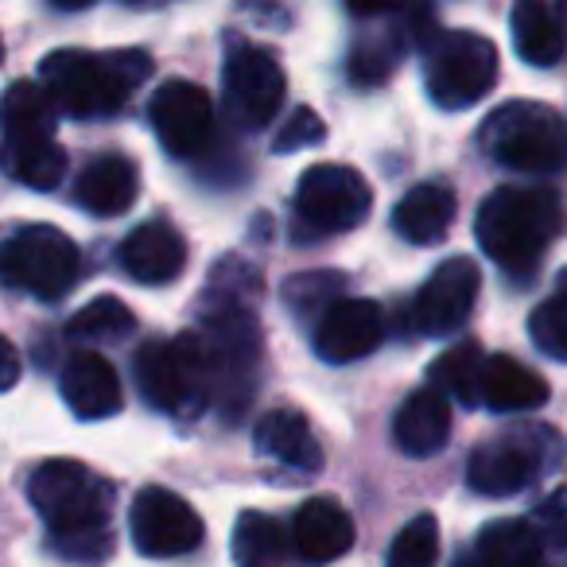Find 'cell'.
<instances>
[{"instance_id": "obj_1", "label": "cell", "mask_w": 567, "mask_h": 567, "mask_svg": "<svg viewBox=\"0 0 567 567\" xmlns=\"http://www.w3.org/2000/svg\"><path fill=\"white\" fill-rule=\"evenodd\" d=\"M28 497L40 509L51 540L66 559H105L110 556V513L113 486L97 478L79 458H48L28 478Z\"/></svg>"}, {"instance_id": "obj_2", "label": "cell", "mask_w": 567, "mask_h": 567, "mask_svg": "<svg viewBox=\"0 0 567 567\" xmlns=\"http://www.w3.org/2000/svg\"><path fill=\"white\" fill-rule=\"evenodd\" d=\"M564 229V203L551 187H497L478 206L474 234L497 268L525 280Z\"/></svg>"}, {"instance_id": "obj_3", "label": "cell", "mask_w": 567, "mask_h": 567, "mask_svg": "<svg viewBox=\"0 0 567 567\" xmlns=\"http://www.w3.org/2000/svg\"><path fill=\"white\" fill-rule=\"evenodd\" d=\"M152 59L144 51H51L40 79L55 97L59 113L79 121L113 117L148 82Z\"/></svg>"}, {"instance_id": "obj_4", "label": "cell", "mask_w": 567, "mask_h": 567, "mask_svg": "<svg viewBox=\"0 0 567 567\" xmlns=\"http://www.w3.org/2000/svg\"><path fill=\"white\" fill-rule=\"evenodd\" d=\"M133 378L148 409L195 420L214 401V378L198 334L148 339L133 358Z\"/></svg>"}, {"instance_id": "obj_5", "label": "cell", "mask_w": 567, "mask_h": 567, "mask_svg": "<svg viewBox=\"0 0 567 567\" xmlns=\"http://www.w3.org/2000/svg\"><path fill=\"white\" fill-rule=\"evenodd\" d=\"M478 144L489 159L513 172H567V121L544 102H509L494 110L482 121Z\"/></svg>"}, {"instance_id": "obj_6", "label": "cell", "mask_w": 567, "mask_h": 567, "mask_svg": "<svg viewBox=\"0 0 567 567\" xmlns=\"http://www.w3.org/2000/svg\"><path fill=\"white\" fill-rule=\"evenodd\" d=\"M567 458V443L551 427L517 424L505 440L482 443L466 463V482L482 497H513L536 482L544 471H556Z\"/></svg>"}, {"instance_id": "obj_7", "label": "cell", "mask_w": 567, "mask_h": 567, "mask_svg": "<svg viewBox=\"0 0 567 567\" xmlns=\"http://www.w3.org/2000/svg\"><path fill=\"white\" fill-rule=\"evenodd\" d=\"M82 272L79 245L55 226H24L0 241V284L12 292L59 300Z\"/></svg>"}, {"instance_id": "obj_8", "label": "cell", "mask_w": 567, "mask_h": 567, "mask_svg": "<svg viewBox=\"0 0 567 567\" xmlns=\"http://www.w3.org/2000/svg\"><path fill=\"white\" fill-rule=\"evenodd\" d=\"M424 86L440 110L478 105L497 86V48L478 32L432 35L424 55Z\"/></svg>"}, {"instance_id": "obj_9", "label": "cell", "mask_w": 567, "mask_h": 567, "mask_svg": "<svg viewBox=\"0 0 567 567\" xmlns=\"http://www.w3.org/2000/svg\"><path fill=\"white\" fill-rule=\"evenodd\" d=\"M373 190L362 172L347 164H316L296 187V229L300 237H331L370 218Z\"/></svg>"}, {"instance_id": "obj_10", "label": "cell", "mask_w": 567, "mask_h": 567, "mask_svg": "<svg viewBox=\"0 0 567 567\" xmlns=\"http://www.w3.org/2000/svg\"><path fill=\"white\" fill-rule=\"evenodd\" d=\"M128 533L141 556L148 559H172L187 556L203 544V517L183 502L179 494L164 486H144L133 497V509H128Z\"/></svg>"}, {"instance_id": "obj_11", "label": "cell", "mask_w": 567, "mask_h": 567, "mask_svg": "<svg viewBox=\"0 0 567 567\" xmlns=\"http://www.w3.org/2000/svg\"><path fill=\"white\" fill-rule=\"evenodd\" d=\"M288 79L272 51L252 48V43H234L226 55V102L229 113L245 128H265L280 113Z\"/></svg>"}, {"instance_id": "obj_12", "label": "cell", "mask_w": 567, "mask_h": 567, "mask_svg": "<svg viewBox=\"0 0 567 567\" xmlns=\"http://www.w3.org/2000/svg\"><path fill=\"white\" fill-rule=\"evenodd\" d=\"M148 121L156 128L159 144L175 159H190L210 144L214 136V102L195 82L172 79L152 94Z\"/></svg>"}, {"instance_id": "obj_13", "label": "cell", "mask_w": 567, "mask_h": 567, "mask_svg": "<svg viewBox=\"0 0 567 567\" xmlns=\"http://www.w3.org/2000/svg\"><path fill=\"white\" fill-rule=\"evenodd\" d=\"M482 272L471 257H451L427 276V284L412 300V327L427 339L451 334L471 319L474 300H478Z\"/></svg>"}, {"instance_id": "obj_14", "label": "cell", "mask_w": 567, "mask_h": 567, "mask_svg": "<svg viewBox=\"0 0 567 567\" xmlns=\"http://www.w3.org/2000/svg\"><path fill=\"white\" fill-rule=\"evenodd\" d=\"M385 339V311L373 300H334L316 323V350L323 362H362Z\"/></svg>"}, {"instance_id": "obj_15", "label": "cell", "mask_w": 567, "mask_h": 567, "mask_svg": "<svg viewBox=\"0 0 567 567\" xmlns=\"http://www.w3.org/2000/svg\"><path fill=\"white\" fill-rule=\"evenodd\" d=\"M63 401L66 409L79 420H105L113 412H121L125 404V393H121V378L102 354L94 350H79L71 354V362L63 365Z\"/></svg>"}, {"instance_id": "obj_16", "label": "cell", "mask_w": 567, "mask_h": 567, "mask_svg": "<svg viewBox=\"0 0 567 567\" xmlns=\"http://www.w3.org/2000/svg\"><path fill=\"white\" fill-rule=\"evenodd\" d=\"M121 265L136 284H172L187 268V245L167 221H144L121 245Z\"/></svg>"}, {"instance_id": "obj_17", "label": "cell", "mask_w": 567, "mask_h": 567, "mask_svg": "<svg viewBox=\"0 0 567 567\" xmlns=\"http://www.w3.org/2000/svg\"><path fill=\"white\" fill-rule=\"evenodd\" d=\"M292 544L303 564H334L354 544V520L334 497H311L296 509Z\"/></svg>"}, {"instance_id": "obj_18", "label": "cell", "mask_w": 567, "mask_h": 567, "mask_svg": "<svg viewBox=\"0 0 567 567\" xmlns=\"http://www.w3.org/2000/svg\"><path fill=\"white\" fill-rule=\"evenodd\" d=\"M141 195V172L128 156H97L82 167V175L74 179V198L82 210L97 214V218H117Z\"/></svg>"}, {"instance_id": "obj_19", "label": "cell", "mask_w": 567, "mask_h": 567, "mask_svg": "<svg viewBox=\"0 0 567 567\" xmlns=\"http://www.w3.org/2000/svg\"><path fill=\"white\" fill-rule=\"evenodd\" d=\"M252 440H257L260 455L280 463L284 471H296V474L323 471V447H319L316 432H311L300 412L276 409L268 416H260L257 427H252Z\"/></svg>"}, {"instance_id": "obj_20", "label": "cell", "mask_w": 567, "mask_h": 567, "mask_svg": "<svg viewBox=\"0 0 567 567\" xmlns=\"http://www.w3.org/2000/svg\"><path fill=\"white\" fill-rule=\"evenodd\" d=\"M451 435V404L447 393L435 385H424L401 404L393 420V440L404 455L412 458H427L435 451H443Z\"/></svg>"}, {"instance_id": "obj_21", "label": "cell", "mask_w": 567, "mask_h": 567, "mask_svg": "<svg viewBox=\"0 0 567 567\" xmlns=\"http://www.w3.org/2000/svg\"><path fill=\"white\" fill-rule=\"evenodd\" d=\"M513 48L528 66H556L567 51V20L551 0H513Z\"/></svg>"}, {"instance_id": "obj_22", "label": "cell", "mask_w": 567, "mask_h": 567, "mask_svg": "<svg viewBox=\"0 0 567 567\" xmlns=\"http://www.w3.org/2000/svg\"><path fill=\"white\" fill-rule=\"evenodd\" d=\"M455 190L447 183H420L396 203L393 229L409 245H435L447 237L451 221H455Z\"/></svg>"}, {"instance_id": "obj_23", "label": "cell", "mask_w": 567, "mask_h": 567, "mask_svg": "<svg viewBox=\"0 0 567 567\" xmlns=\"http://www.w3.org/2000/svg\"><path fill=\"white\" fill-rule=\"evenodd\" d=\"M482 404L494 412H536L548 404V381L509 354H494L482 365Z\"/></svg>"}, {"instance_id": "obj_24", "label": "cell", "mask_w": 567, "mask_h": 567, "mask_svg": "<svg viewBox=\"0 0 567 567\" xmlns=\"http://www.w3.org/2000/svg\"><path fill=\"white\" fill-rule=\"evenodd\" d=\"M0 167L32 190H55L66 175V152L55 136H20L0 141Z\"/></svg>"}, {"instance_id": "obj_25", "label": "cell", "mask_w": 567, "mask_h": 567, "mask_svg": "<svg viewBox=\"0 0 567 567\" xmlns=\"http://www.w3.org/2000/svg\"><path fill=\"white\" fill-rule=\"evenodd\" d=\"M59 105L40 82H12L0 97V141L20 136H55Z\"/></svg>"}, {"instance_id": "obj_26", "label": "cell", "mask_w": 567, "mask_h": 567, "mask_svg": "<svg viewBox=\"0 0 567 567\" xmlns=\"http://www.w3.org/2000/svg\"><path fill=\"white\" fill-rule=\"evenodd\" d=\"M474 551L486 567H544V540L528 520H489Z\"/></svg>"}, {"instance_id": "obj_27", "label": "cell", "mask_w": 567, "mask_h": 567, "mask_svg": "<svg viewBox=\"0 0 567 567\" xmlns=\"http://www.w3.org/2000/svg\"><path fill=\"white\" fill-rule=\"evenodd\" d=\"M234 564L237 567H284L288 564V533L268 513H241L234 525Z\"/></svg>"}, {"instance_id": "obj_28", "label": "cell", "mask_w": 567, "mask_h": 567, "mask_svg": "<svg viewBox=\"0 0 567 567\" xmlns=\"http://www.w3.org/2000/svg\"><path fill=\"white\" fill-rule=\"evenodd\" d=\"M482 365H486V354L478 342H458L427 373H432L435 389L471 409V404H482Z\"/></svg>"}, {"instance_id": "obj_29", "label": "cell", "mask_w": 567, "mask_h": 567, "mask_svg": "<svg viewBox=\"0 0 567 567\" xmlns=\"http://www.w3.org/2000/svg\"><path fill=\"white\" fill-rule=\"evenodd\" d=\"M133 327V311L117 296H97L82 311H74L71 323H66V334L79 342H121Z\"/></svg>"}, {"instance_id": "obj_30", "label": "cell", "mask_w": 567, "mask_h": 567, "mask_svg": "<svg viewBox=\"0 0 567 567\" xmlns=\"http://www.w3.org/2000/svg\"><path fill=\"white\" fill-rule=\"evenodd\" d=\"M440 564V525L432 513H420L389 544L385 567H435Z\"/></svg>"}, {"instance_id": "obj_31", "label": "cell", "mask_w": 567, "mask_h": 567, "mask_svg": "<svg viewBox=\"0 0 567 567\" xmlns=\"http://www.w3.org/2000/svg\"><path fill=\"white\" fill-rule=\"evenodd\" d=\"M528 334H533L540 354L567 362V288L559 296H551V300H544L528 316Z\"/></svg>"}, {"instance_id": "obj_32", "label": "cell", "mask_w": 567, "mask_h": 567, "mask_svg": "<svg viewBox=\"0 0 567 567\" xmlns=\"http://www.w3.org/2000/svg\"><path fill=\"white\" fill-rule=\"evenodd\" d=\"M396 59H401V43L362 40L354 48V55H350V74H354V82H362V86H373V82L389 79V71L396 66Z\"/></svg>"}, {"instance_id": "obj_33", "label": "cell", "mask_w": 567, "mask_h": 567, "mask_svg": "<svg viewBox=\"0 0 567 567\" xmlns=\"http://www.w3.org/2000/svg\"><path fill=\"white\" fill-rule=\"evenodd\" d=\"M339 292H342V276H327V272L296 276V280H288V288H284L288 303H292L300 316H311L316 303H323V311H327L334 300H342Z\"/></svg>"}, {"instance_id": "obj_34", "label": "cell", "mask_w": 567, "mask_h": 567, "mask_svg": "<svg viewBox=\"0 0 567 567\" xmlns=\"http://www.w3.org/2000/svg\"><path fill=\"white\" fill-rule=\"evenodd\" d=\"M323 136H327L323 117H319L316 110H308V105H300V110H296L292 117L284 121L280 133H276L272 152H276V156H288V152L311 148V144H319V141H323Z\"/></svg>"}, {"instance_id": "obj_35", "label": "cell", "mask_w": 567, "mask_h": 567, "mask_svg": "<svg viewBox=\"0 0 567 567\" xmlns=\"http://www.w3.org/2000/svg\"><path fill=\"white\" fill-rule=\"evenodd\" d=\"M536 533H540V540L548 536L551 544H567V486L540 502V509H536Z\"/></svg>"}, {"instance_id": "obj_36", "label": "cell", "mask_w": 567, "mask_h": 567, "mask_svg": "<svg viewBox=\"0 0 567 567\" xmlns=\"http://www.w3.org/2000/svg\"><path fill=\"white\" fill-rule=\"evenodd\" d=\"M20 381V354L4 334H0V393H9Z\"/></svg>"}, {"instance_id": "obj_37", "label": "cell", "mask_w": 567, "mask_h": 567, "mask_svg": "<svg viewBox=\"0 0 567 567\" xmlns=\"http://www.w3.org/2000/svg\"><path fill=\"white\" fill-rule=\"evenodd\" d=\"M350 12H358V17H381V12H393L401 9L404 0H347Z\"/></svg>"}, {"instance_id": "obj_38", "label": "cell", "mask_w": 567, "mask_h": 567, "mask_svg": "<svg viewBox=\"0 0 567 567\" xmlns=\"http://www.w3.org/2000/svg\"><path fill=\"white\" fill-rule=\"evenodd\" d=\"M55 9H66V12H79V9H90L94 0H51Z\"/></svg>"}, {"instance_id": "obj_39", "label": "cell", "mask_w": 567, "mask_h": 567, "mask_svg": "<svg viewBox=\"0 0 567 567\" xmlns=\"http://www.w3.org/2000/svg\"><path fill=\"white\" fill-rule=\"evenodd\" d=\"M451 567H486V564H482V556H478V551H463V556H458Z\"/></svg>"}, {"instance_id": "obj_40", "label": "cell", "mask_w": 567, "mask_h": 567, "mask_svg": "<svg viewBox=\"0 0 567 567\" xmlns=\"http://www.w3.org/2000/svg\"><path fill=\"white\" fill-rule=\"evenodd\" d=\"M133 9H156V4H167V0H128Z\"/></svg>"}, {"instance_id": "obj_41", "label": "cell", "mask_w": 567, "mask_h": 567, "mask_svg": "<svg viewBox=\"0 0 567 567\" xmlns=\"http://www.w3.org/2000/svg\"><path fill=\"white\" fill-rule=\"evenodd\" d=\"M0 59H4V43H0Z\"/></svg>"}]
</instances>
